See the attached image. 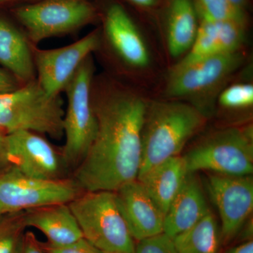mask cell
I'll return each mask as SVG.
<instances>
[{"instance_id": "15", "label": "cell", "mask_w": 253, "mask_h": 253, "mask_svg": "<svg viewBox=\"0 0 253 253\" xmlns=\"http://www.w3.org/2000/svg\"><path fill=\"white\" fill-rule=\"evenodd\" d=\"M246 28L236 23L199 20L197 34L191 49L174 67L240 51L245 42Z\"/></svg>"}, {"instance_id": "4", "label": "cell", "mask_w": 253, "mask_h": 253, "mask_svg": "<svg viewBox=\"0 0 253 253\" xmlns=\"http://www.w3.org/2000/svg\"><path fill=\"white\" fill-rule=\"evenodd\" d=\"M62 100L44 91L38 81L0 94V130L31 131L55 139L63 136Z\"/></svg>"}, {"instance_id": "23", "label": "cell", "mask_w": 253, "mask_h": 253, "mask_svg": "<svg viewBox=\"0 0 253 253\" xmlns=\"http://www.w3.org/2000/svg\"><path fill=\"white\" fill-rule=\"evenodd\" d=\"M26 228L23 212L0 216V253H19Z\"/></svg>"}, {"instance_id": "29", "label": "cell", "mask_w": 253, "mask_h": 253, "mask_svg": "<svg viewBox=\"0 0 253 253\" xmlns=\"http://www.w3.org/2000/svg\"><path fill=\"white\" fill-rule=\"evenodd\" d=\"M16 89V83L9 75L0 70V94Z\"/></svg>"}, {"instance_id": "32", "label": "cell", "mask_w": 253, "mask_h": 253, "mask_svg": "<svg viewBox=\"0 0 253 253\" xmlns=\"http://www.w3.org/2000/svg\"><path fill=\"white\" fill-rule=\"evenodd\" d=\"M131 4L142 9H151L158 4L159 0H127Z\"/></svg>"}, {"instance_id": "1", "label": "cell", "mask_w": 253, "mask_h": 253, "mask_svg": "<svg viewBox=\"0 0 253 253\" xmlns=\"http://www.w3.org/2000/svg\"><path fill=\"white\" fill-rule=\"evenodd\" d=\"M97 127L72 179L83 191H114L137 179L146 104L129 89L113 86L92 97Z\"/></svg>"}, {"instance_id": "31", "label": "cell", "mask_w": 253, "mask_h": 253, "mask_svg": "<svg viewBox=\"0 0 253 253\" xmlns=\"http://www.w3.org/2000/svg\"><path fill=\"white\" fill-rule=\"evenodd\" d=\"M250 219V218H249ZM239 233H241V238L243 241H250L253 240V220L248 219L244 225L241 228Z\"/></svg>"}, {"instance_id": "5", "label": "cell", "mask_w": 253, "mask_h": 253, "mask_svg": "<svg viewBox=\"0 0 253 253\" xmlns=\"http://www.w3.org/2000/svg\"><path fill=\"white\" fill-rule=\"evenodd\" d=\"M183 157L189 172L204 170L221 175H252L253 126H229L214 131Z\"/></svg>"}, {"instance_id": "24", "label": "cell", "mask_w": 253, "mask_h": 253, "mask_svg": "<svg viewBox=\"0 0 253 253\" xmlns=\"http://www.w3.org/2000/svg\"><path fill=\"white\" fill-rule=\"evenodd\" d=\"M221 107L232 111L251 109L253 106V85L250 83H239L227 86L218 98Z\"/></svg>"}, {"instance_id": "30", "label": "cell", "mask_w": 253, "mask_h": 253, "mask_svg": "<svg viewBox=\"0 0 253 253\" xmlns=\"http://www.w3.org/2000/svg\"><path fill=\"white\" fill-rule=\"evenodd\" d=\"M226 253H253V240L244 241L241 244L231 248Z\"/></svg>"}, {"instance_id": "16", "label": "cell", "mask_w": 253, "mask_h": 253, "mask_svg": "<svg viewBox=\"0 0 253 253\" xmlns=\"http://www.w3.org/2000/svg\"><path fill=\"white\" fill-rule=\"evenodd\" d=\"M211 211L195 172H189L165 217L163 233L173 238L188 230Z\"/></svg>"}, {"instance_id": "14", "label": "cell", "mask_w": 253, "mask_h": 253, "mask_svg": "<svg viewBox=\"0 0 253 253\" xmlns=\"http://www.w3.org/2000/svg\"><path fill=\"white\" fill-rule=\"evenodd\" d=\"M105 32L113 49L128 66L148 67L151 54L144 37L121 5L113 4L106 11Z\"/></svg>"}, {"instance_id": "12", "label": "cell", "mask_w": 253, "mask_h": 253, "mask_svg": "<svg viewBox=\"0 0 253 253\" xmlns=\"http://www.w3.org/2000/svg\"><path fill=\"white\" fill-rule=\"evenodd\" d=\"M99 45V35L94 31L63 47L38 50L35 66L38 82L47 94L58 96L91 53Z\"/></svg>"}, {"instance_id": "11", "label": "cell", "mask_w": 253, "mask_h": 253, "mask_svg": "<svg viewBox=\"0 0 253 253\" xmlns=\"http://www.w3.org/2000/svg\"><path fill=\"white\" fill-rule=\"evenodd\" d=\"M208 191L221 219V236L229 243L239 235L253 210V179L249 176H208Z\"/></svg>"}, {"instance_id": "34", "label": "cell", "mask_w": 253, "mask_h": 253, "mask_svg": "<svg viewBox=\"0 0 253 253\" xmlns=\"http://www.w3.org/2000/svg\"><path fill=\"white\" fill-rule=\"evenodd\" d=\"M11 1V0H0V3L4 2V1Z\"/></svg>"}, {"instance_id": "19", "label": "cell", "mask_w": 253, "mask_h": 253, "mask_svg": "<svg viewBox=\"0 0 253 253\" xmlns=\"http://www.w3.org/2000/svg\"><path fill=\"white\" fill-rule=\"evenodd\" d=\"M199 18L193 0H169L166 12V40L173 57L184 56L194 43Z\"/></svg>"}, {"instance_id": "22", "label": "cell", "mask_w": 253, "mask_h": 253, "mask_svg": "<svg viewBox=\"0 0 253 253\" xmlns=\"http://www.w3.org/2000/svg\"><path fill=\"white\" fill-rule=\"evenodd\" d=\"M199 20L226 21L247 26L246 10L241 9L230 0H193Z\"/></svg>"}, {"instance_id": "17", "label": "cell", "mask_w": 253, "mask_h": 253, "mask_svg": "<svg viewBox=\"0 0 253 253\" xmlns=\"http://www.w3.org/2000/svg\"><path fill=\"white\" fill-rule=\"evenodd\" d=\"M27 227L41 231L48 244L62 246L83 239L79 224L68 204L49 205L23 212Z\"/></svg>"}, {"instance_id": "28", "label": "cell", "mask_w": 253, "mask_h": 253, "mask_svg": "<svg viewBox=\"0 0 253 253\" xmlns=\"http://www.w3.org/2000/svg\"><path fill=\"white\" fill-rule=\"evenodd\" d=\"M11 166L6 148V133L0 130V174Z\"/></svg>"}, {"instance_id": "26", "label": "cell", "mask_w": 253, "mask_h": 253, "mask_svg": "<svg viewBox=\"0 0 253 253\" xmlns=\"http://www.w3.org/2000/svg\"><path fill=\"white\" fill-rule=\"evenodd\" d=\"M46 253H100L84 238L71 244L55 246L48 243H41Z\"/></svg>"}, {"instance_id": "18", "label": "cell", "mask_w": 253, "mask_h": 253, "mask_svg": "<svg viewBox=\"0 0 253 253\" xmlns=\"http://www.w3.org/2000/svg\"><path fill=\"white\" fill-rule=\"evenodd\" d=\"M181 156L169 158L137 178L166 215L188 173Z\"/></svg>"}, {"instance_id": "3", "label": "cell", "mask_w": 253, "mask_h": 253, "mask_svg": "<svg viewBox=\"0 0 253 253\" xmlns=\"http://www.w3.org/2000/svg\"><path fill=\"white\" fill-rule=\"evenodd\" d=\"M83 238L100 253H134L131 235L113 191H83L68 204Z\"/></svg>"}, {"instance_id": "33", "label": "cell", "mask_w": 253, "mask_h": 253, "mask_svg": "<svg viewBox=\"0 0 253 253\" xmlns=\"http://www.w3.org/2000/svg\"><path fill=\"white\" fill-rule=\"evenodd\" d=\"M230 1L241 9L244 10L246 9V7L249 4V0H230Z\"/></svg>"}, {"instance_id": "7", "label": "cell", "mask_w": 253, "mask_h": 253, "mask_svg": "<svg viewBox=\"0 0 253 253\" xmlns=\"http://www.w3.org/2000/svg\"><path fill=\"white\" fill-rule=\"evenodd\" d=\"M82 192L72 177L37 179L11 166L0 174V216L49 205L69 204Z\"/></svg>"}, {"instance_id": "13", "label": "cell", "mask_w": 253, "mask_h": 253, "mask_svg": "<svg viewBox=\"0 0 253 253\" xmlns=\"http://www.w3.org/2000/svg\"><path fill=\"white\" fill-rule=\"evenodd\" d=\"M114 193L133 239L139 241L163 233L166 215L140 181L126 183Z\"/></svg>"}, {"instance_id": "8", "label": "cell", "mask_w": 253, "mask_h": 253, "mask_svg": "<svg viewBox=\"0 0 253 253\" xmlns=\"http://www.w3.org/2000/svg\"><path fill=\"white\" fill-rule=\"evenodd\" d=\"M15 14L38 43L83 27L92 21L95 9L84 0H42L18 8Z\"/></svg>"}, {"instance_id": "20", "label": "cell", "mask_w": 253, "mask_h": 253, "mask_svg": "<svg viewBox=\"0 0 253 253\" xmlns=\"http://www.w3.org/2000/svg\"><path fill=\"white\" fill-rule=\"evenodd\" d=\"M0 63L18 79L32 81L35 73L31 49L23 35L0 17Z\"/></svg>"}, {"instance_id": "9", "label": "cell", "mask_w": 253, "mask_h": 253, "mask_svg": "<svg viewBox=\"0 0 253 253\" xmlns=\"http://www.w3.org/2000/svg\"><path fill=\"white\" fill-rule=\"evenodd\" d=\"M240 51L199 60L182 67H173L166 84L167 99L194 100L217 89L244 61Z\"/></svg>"}, {"instance_id": "10", "label": "cell", "mask_w": 253, "mask_h": 253, "mask_svg": "<svg viewBox=\"0 0 253 253\" xmlns=\"http://www.w3.org/2000/svg\"><path fill=\"white\" fill-rule=\"evenodd\" d=\"M6 148L11 166L25 175L60 180L70 178L62 151L38 133L19 130L6 134Z\"/></svg>"}, {"instance_id": "21", "label": "cell", "mask_w": 253, "mask_h": 253, "mask_svg": "<svg viewBox=\"0 0 253 253\" xmlns=\"http://www.w3.org/2000/svg\"><path fill=\"white\" fill-rule=\"evenodd\" d=\"M178 253H219L221 231L211 211L190 229L173 238Z\"/></svg>"}, {"instance_id": "25", "label": "cell", "mask_w": 253, "mask_h": 253, "mask_svg": "<svg viewBox=\"0 0 253 253\" xmlns=\"http://www.w3.org/2000/svg\"><path fill=\"white\" fill-rule=\"evenodd\" d=\"M134 253H178L172 238L164 233L138 241Z\"/></svg>"}, {"instance_id": "27", "label": "cell", "mask_w": 253, "mask_h": 253, "mask_svg": "<svg viewBox=\"0 0 253 253\" xmlns=\"http://www.w3.org/2000/svg\"><path fill=\"white\" fill-rule=\"evenodd\" d=\"M19 253H46L38 241L36 236L31 231H26Z\"/></svg>"}, {"instance_id": "2", "label": "cell", "mask_w": 253, "mask_h": 253, "mask_svg": "<svg viewBox=\"0 0 253 253\" xmlns=\"http://www.w3.org/2000/svg\"><path fill=\"white\" fill-rule=\"evenodd\" d=\"M206 119L204 113L185 101L169 99L147 101L138 177L163 161L180 156L188 141L206 124Z\"/></svg>"}, {"instance_id": "6", "label": "cell", "mask_w": 253, "mask_h": 253, "mask_svg": "<svg viewBox=\"0 0 253 253\" xmlns=\"http://www.w3.org/2000/svg\"><path fill=\"white\" fill-rule=\"evenodd\" d=\"M93 74L94 66L89 56L64 89L68 104L63 118L65 144L61 151L72 172L85 156L97 127L91 96Z\"/></svg>"}]
</instances>
